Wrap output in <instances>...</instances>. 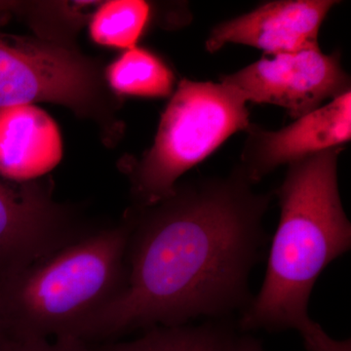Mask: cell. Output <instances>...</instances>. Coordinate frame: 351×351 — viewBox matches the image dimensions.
Here are the masks:
<instances>
[{"instance_id": "6da1fadb", "label": "cell", "mask_w": 351, "mask_h": 351, "mask_svg": "<svg viewBox=\"0 0 351 351\" xmlns=\"http://www.w3.org/2000/svg\"><path fill=\"white\" fill-rule=\"evenodd\" d=\"M253 186L235 168L226 177L178 184L169 197L132 212L125 286L80 339L243 313L253 299L252 270L267 244L263 219L274 195Z\"/></svg>"}, {"instance_id": "7a4b0ae2", "label": "cell", "mask_w": 351, "mask_h": 351, "mask_svg": "<svg viewBox=\"0 0 351 351\" xmlns=\"http://www.w3.org/2000/svg\"><path fill=\"white\" fill-rule=\"evenodd\" d=\"M343 149L289 164L276 191L280 221L270 244L265 281L237 322L243 331L294 329L304 339L320 326L309 317L311 292L323 270L351 246V225L339 191Z\"/></svg>"}, {"instance_id": "3957f363", "label": "cell", "mask_w": 351, "mask_h": 351, "mask_svg": "<svg viewBox=\"0 0 351 351\" xmlns=\"http://www.w3.org/2000/svg\"><path fill=\"white\" fill-rule=\"evenodd\" d=\"M130 212L0 280V322L9 338L78 339L127 279Z\"/></svg>"}, {"instance_id": "277c9868", "label": "cell", "mask_w": 351, "mask_h": 351, "mask_svg": "<svg viewBox=\"0 0 351 351\" xmlns=\"http://www.w3.org/2000/svg\"><path fill=\"white\" fill-rule=\"evenodd\" d=\"M247 101L237 88L184 80L161 115L154 145L132 168L138 208L173 195L184 173L204 160L233 134L250 126Z\"/></svg>"}, {"instance_id": "5b68a950", "label": "cell", "mask_w": 351, "mask_h": 351, "mask_svg": "<svg viewBox=\"0 0 351 351\" xmlns=\"http://www.w3.org/2000/svg\"><path fill=\"white\" fill-rule=\"evenodd\" d=\"M99 90L96 68L77 51L47 39L0 34V110L47 101L88 112Z\"/></svg>"}, {"instance_id": "8992f818", "label": "cell", "mask_w": 351, "mask_h": 351, "mask_svg": "<svg viewBox=\"0 0 351 351\" xmlns=\"http://www.w3.org/2000/svg\"><path fill=\"white\" fill-rule=\"evenodd\" d=\"M221 82L237 88L247 103L278 106L294 119L350 91V76L338 55L324 54L319 46L263 57L223 76Z\"/></svg>"}, {"instance_id": "52a82bcc", "label": "cell", "mask_w": 351, "mask_h": 351, "mask_svg": "<svg viewBox=\"0 0 351 351\" xmlns=\"http://www.w3.org/2000/svg\"><path fill=\"white\" fill-rule=\"evenodd\" d=\"M89 232L40 184L0 180V280Z\"/></svg>"}, {"instance_id": "ba28073f", "label": "cell", "mask_w": 351, "mask_h": 351, "mask_svg": "<svg viewBox=\"0 0 351 351\" xmlns=\"http://www.w3.org/2000/svg\"><path fill=\"white\" fill-rule=\"evenodd\" d=\"M239 169L254 184L281 165L328 149L351 138V91L277 131L250 124Z\"/></svg>"}, {"instance_id": "9c48e42d", "label": "cell", "mask_w": 351, "mask_h": 351, "mask_svg": "<svg viewBox=\"0 0 351 351\" xmlns=\"http://www.w3.org/2000/svg\"><path fill=\"white\" fill-rule=\"evenodd\" d=\"M334 0H278L251 12L226 21L212 29L208 52H217L228 43L263 50L267 56L317 47L321 25Z\"/></svg>"}, {"instance_id": "30bf717a", "label": "cell", "mask_w": 351, "mask_h": 351, "mask_svg": "<svg viewBox=\"0 0 351 351\" xmlns=\"http://www.w3.org/2000/svg\"><path fill=\"white\" fill-rule=\"evenodd\" d=\"M63 157L55 120L34 105L0 110V176L29 182L48 174Z\"/></svg>"}, {"instance_id": "8fae6325", "label": "cell", "mask_w": 351, "mask_h": 351, "mask_svg": "<svg viewBox=\"0 0 351 351\" xmlns=\"http://www.w3.org/2000/svg\"><path fill=\"white\" fill-rule=\"evenodd\" d=\"M97 350L265 351L260 339L228 319H212L197 326L152 327L141 338Z\"/></svg>"}, {"instance_id": "7c38bea8", "label": "cell", "mask_w": 351, "mask_h": 351, "mask_svg": "<svg viewBox=\"0 0 351 351\" xmlns=\"http://www.w3.org/2000/svg\"><path fill=\"white\" fill-rule=\"evenodd\" d=\"M115 93L141 98H167L175 91L172 69L151 51L137 46L125 50L106 69Z\"/></svg>"}, {"instance_id": "4fadbf2b", "label": "cell", "mask_w": 351, "mask_h": 351, "mask_svg": "<svg viewBox=\"0 0 351 351\" xmlns=\"http://www.w3.org/2000/svg\"><path fill=\"white\" fill-rule=\"evenodd\" d=\"M149 18L151 6L142 0L104 2L90 20V36L105 47L131 49L136 47Z\"/></svg>"}, {"instance_id": "5bb4252c", "label": "cell", "mask_w": 351, "mask_h": 351, "mask_svg": "<svg viewBox=\"0 0 351 351\" xmlns=\"http://www.w3.org/2000/svg\"><path fill=\"white\" fill-rule=\"evenodd\" d=\"M3 351H98L90 348L87 341L64 337L51 341L48 339L9 338Z\"/></svg>"}, {"instance_id": "9a60e30c", "label": "cell", "mask_w": 351, "mask_h": 351, "mask_svg": "<svg viewBox=\"0 0 351 351\" xmlns=\"http://www.w3.org/2000/svg\"><path fill=\"white\" fill-rule=\"evenodd\" d=\"M315 351H351L350 339L338 341L328 336Z\"/></svg>"}, {"instance_id": "2e32d148", "label": "cell", "mask_w": 351, "mask_h": 351, "mask_svg": "<svg viewBox=\"0 0 351 351\" xmlns=\"http://www.w3.org/2000/svg\"><path fill=\"white\" fill-rule=\"evenodd\" d=\"M18 6H19V3L17 2L0 1V14L9 12Z\"/></svg>"}, {"instance_id": "e0dca14e", "label": "cell", "mask_w": 351, "mask_h": 351, "mask_svg": "<svg viewBox=\"0 0 351 351\" xmlns=\"http://www.w3.org/2000/svg\"><path fill=\"white\" fill-rule=\"evenodd\" d=\"M8 339V335H7L5 329H4L3 326H2L1 322H0V351L4 350V348H5Z\"/></svg>"}]
</instances>
